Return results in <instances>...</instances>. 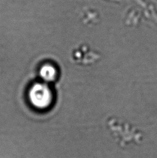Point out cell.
Listing matches in <instances>:
<instances>
[{
  "mask_svg": "<svg viewBox=\"0 0 157 158\" xmlns=\"http://www.w3.org/2000/svg\"><path fill=\"white\" fill-rule=\"evenodd\" d=\"M29 99L34 108L39 110L46 109L52 103L53 94L46 84L35 83L29 89Z\"/></svg>",
  "mask_w": 157,
  "mask_h": 158,
  "instance_id": "obj_1",
  "label": "cell"
},
{
  "mask_svg": "<svg viewBox=\"0 0 157 158\" xmlns=\"http://www.w3.org/2000/svg\"><path fill=\"white\" fill-rule=\"evenodd\" d=\"M40 77L45 82L53 81L57 76L55 67L50 64H46L41 67L40 71Z\"/></svg>",
  "mask_w": 157,
  "mask_h": 158,
  "instance_id": "obj_2",
  "label": "cell"
}]
</instances>
